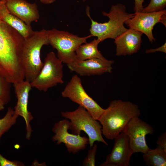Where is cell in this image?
I'll return each mask as SVG.
<instances>
[{
	"instance_id": "obj_1",
	"label": "cell",
	"mask_w": 166,
	"mask_h": 166,
	"mask_svg": "<svg viewBox=\"0 0 166 166\" xmlns=\"http://www.w3.org/2000/svg\"><path fill=\"white\" fill-rule=\"evenodd\" d=\"M24 38L0 18V75L10 84L25 79L21 55Z\"/></svg>"
},
{
	"instance_id": "obj_2",
	"label": "cell",
	"mask_w": 166,
	"mask_h": 166,
	"mask_svg": "<svg viewBox=\"0 0 166 166\" xmlns=\"http://www.w3.org/2000/svg\"><path fill=\"white\" fill-rule=\"evenodd\" d=\"M140 114L136 104L121 100L112 101L98 120L102 126V135L108 139H114L131 119Z\"/></svg>"
},
{
	"instance_id": "obj_3",
	"label": "cell",
	"mask_w": 166,
	"mask_h": 166,
	"mask_svg": "<svg viewBox=\"0 0 166 166\" xmlns=\"http://www.w3.org/2000/svg\"><path fill=\"white\" fill-rule=\"evenodd\" d=\"M87 16L91 21L89 29L90 34L97 37L101 42L107 38L115 39L127 30L124 26L125 22L132 18L134 14H130L126 11L125 6L118 3L112 6L108 13L103 11L104 16L108 17L109 20L103 23H98L93 20L90 17L89 8L87 6L86 9Z\"/></svg>"
},
{
	"instance_id": "obj_4",
	"label": "cell",
	"mask_w": 166,
	"mask_h": 166,
	"mask_svg": "<svg viewBox=\"0 0 166 166\" xmlns=\"http://www.w3.org/2000/svg\"><path fill=\"white\" fill-rule=\"evenodd\" d=\"M49 45L47 30L33 31L24 39L21 60L23 66L25 80L31 83L42 68L43 63L41 58V51L44 45Z\"/></svg>"
},
{
	"instance_id": "obj_5",
	"label": "cell",
	"mask_w": 166,
	"mask_h": 166,
	"mask_svg": "<svg viewBox=\"0 0 166 166\" xmlns=\"http://www.w3.org/2000/svg\"><path fill=\"white\" fill-rule=\"evenodd\" d=\"M61 115L70 120L69 129L72 133L80 135L81 131H83L87 135L90 148L96 141L108 145L102 136V126L100 122L94 119L83 107L79 106L73 111L62 112Z\"/></svg>"
},
{
	"instance_id": "obj_6",
	"label": "cell",
	"mask_w": 166,
	"mask_h": 166,
	"mask_svg": "<svg viewBox=\"0 0 166 166\" xmlns=\"http://www.w3.org/2000/svg\"><path fill=\"white\" fill-rule=\"evenodd\" d=\"M47 34L49 45L56 49L57 57L62 63L66 65L77 59L76 51L77 49L92 37L90 34L80 37L68 32L56 29L47 30Z\"/></svg>"
},
{
	"instance_id": "obj_7",
	"label": "cell",
	"mask_w": 166,
	"mask_h": 166,
	"mask_svg": "<svg viewBox=\"0 0 166 166\" xmlns=\"http://www.w3.org/2000/svg\"><path fill=\"white\" fill-rule=\"evenodd\" d=\"M62 62L51 51L45 57L39 73L30 83L32 87L46 92L58 84H63Z\"/></svg>"
},
{
	"instance_id": "obj_8",
	"label": "cell",
	"mask_w": 166,
	"mask_h": 166,
	"mask_svg": "<svg viewBox=\"0 0 166 166\" xmlns=\"http://www.w3.org/2000/svg\"><path fill=\"white\" fill-rule=\"evenodd\" d=\"M61 94L62 97L68 98L84 108L96 120H98L105 110L87 94L81 79L77 75L72 77Z\"/></svg>"
},
{
	"instance_id": "obj_9",
	"label": "cell",
	"mask_w": 166,
	"mask_h": 166,
	"mask_svg": "<svg viewBox=\"0 0 166 166\" xmlns=\"http://www.w3.org/2000/svg\"><path fill=\"white\" fill-rule=\"evenodd\" d=\"M153 127L142 121L139 117L132 118L125 126L122 132L128 136L130 148L133 153H144L149 150L146 144V135L152 134Z\"/></svg>"
},
{
	"instance_id": "obj_10",
	"label": "cell",
	"mask_w": 166,
	"mask_h": 166,
	"mask_svg": "<svg viewBox=\"0 0 166 166\" xmlns=\"http://www.w3.org/2000/svg\"><path fill=\"white\" fill-rule=\"evenodd\" d=\"M70 121L65 119L56 123L52 128L54 135L52 137L53 141L57 144H64L68 152L76 154L81 150L84 149L89 144L88 138L80 135L70 133Z\"/></svg>"
},
{
	"instance_id": "obj_11",
	"label": "cell",
	"mask_w": 166,
	"mask_h": 166,
	"mask_svg": "<svg viewBox=\"0 0 166 166\" xmlns=\"http://www.w3.org/2000/svg\"><path fill=\"white\" fill-rule=\"evenodd\" d=\"M160 22L166 26V10L165 9L156 12L135 13L124 24L129 28L140 32L146 35L151 43L155 41L152 34L154 26Z\"/></svg>"
},
{
	"instance_id": "obj_12",
	"label": "cell",
	"mask_w": 166,
	"mask_h": 166,
	"mask_svg": "<svg viewBox=\"0 0 166 166\" xmlns=\"http://www.w3.org/2000/svg\"><path fill=\"white\" fill-rule=\"evenodd\" d=\"M114 139L111 152L106 156L101 166H129L131 157L133 154L129 144L128 136L122 132Z\"/></svg>"
},
{
	"instance_id": "obj_13",
	"label": "cell",
	"mask_w": 166,
	"mask_h": 166,
	"mask_svg": "<svg viewBox=\"0 0 166 166\" xmlns=\"http://www.w3.org/2000/svg\"><path fill=\"white\" fill-rule=\"evenodd\" d=\"M17 102L14 108L15 113L24 119L26 124V138L29 140L32 131L30 123L33 117L28 108L29 94L32 87L30 83L23 80L13 84Z\"/></svg>"
},
{
	"instance_id": "obj_14",
	"label": "cell",
	"mask_w": 166,
	"mask_h": 166,
	"mask_svg": "<svg viewBox=\"0 0 166 166\" xmlns=\"http://www.w3.org/2000/svg\"><path fill=\"white\" fill-rule=\"evenodd\" d=\"M113 61L93 58L85 60L76 59L67 65L71 71L81 76L99 75L112 72Z\"/></svg>"
},
{
	"instance_id": "obj_15",
	"label": "cell",
	"mask_w": 166,
	"mask_h": 166,
	"mask_svg": "<svg viewBox=\"0 0 166 166\" xmlns=\"http://www.w3.org/2000/svg\"><path fill=\"white\" fill-rule=\"evenodd\" d=\"M143 34L129 28L116 38L114 42L116 55L124 56L137 53L140 48Z\"/></svg>"
},
{
	"instance_id": "obj_16",
	"label": "cell",
	"mask_w": 166,
	"mask_h": 166,
	"mask_svg": "<svg viewBox=\"0 0 166 166\" xmlns=\"http://www.w3.org/2000/svg\"><path fill=\"white\" fill-rule=\"evenodd\" d=\"M9 11L31 26V23L38 21L40 14L35 3H30L25 0H3Z\"/></svg>"
},
{
	"instance_id": "obj_17",
	"label": "cell",
	"mask_w": 166,
	"mask_h": 166,
	"mask_svg": "<svg viewBox=\"0 0 166 166\" xmlns=\"http://www.w3.org/2000/svg\"><path fill=\"white\" fill-rule=\"evenodd\" d=\"M0 18L18 31L24 39L29 36L34 31L31 26L27 25L9 11L4 1L0 5Z\"/></svg>"
},
{
	"instance_id": "obj_18",
	"label": "cell",
	"mask_w": 166,
	"mask_h": 166,
	"mask_svg": "<svg viewBox=\"0 0 166 166\" xmlns=\"http://www.w3.org/2000/svg\"><path fill=\"white\" fill-rule=\"evenodd\" d=\"M100 40L95 39L91 42L81 45L76 51L77 59L83 61L93 58L106 59L98 49Z\"/></svg>"
},
{
	"instance_id": "obj_19",
	"label": "cell",
	"mask_w": 166,
	"mask_h": 166,
	"mask_svg": "<svg viewBox=\"0 0 166 166\" xmlns=\"http://www.w3.org/2000/svg\"><path fill=\"white\" fill-rule=\"evenodd\" d=\"M143 157L148 166L166 165V152L158 146L155 149H150L143 153Z\"/></svg>"
},
{
	"instance_id": "obj_20",
	"label": "cell",
	"mask_w": 166,
	"mask_h": 166,
	"mask_svg": "<svg viewBox=\"0 0 166 166\" xmlns=\"http://www.w3.org/2000/svg\"><path fill=\"white\" fill-rule=\"evenodd\" d=\"M18 117L13 109L8 108L4 117L0 118V140L2 136L15 124Z\"/></svg>"
},
{
	"instance_id": "obj_21",
	"label": "cell",
	"mask_w": 166,
	"mask_h": 166,
	"mask_svg": "<svg viewBox=\"0 0 166 166\" xmlns=\"http://www.w3.org/2000/svg\"><path fill=\"white\" fill-rule=\"evenodd\" d=\"M10 83L0 75V102L4 105L10 99Z\"/></svg>"
},
{
	"instance_id": "obj_22",
	"label": "cell",
	"mask_w": 166,
	"mask_h": 166,
	"mask_svg": "<svg viewBox=\"0 0 166 166\" xmlns=\"http://www.w3.org/2000/svg\"><path fill=\"white\" fill-rule=\"evenodd\" d=\"M166 6V0H150L148 5L143 8L142 12L149 13L164 9Z\"/></svg>"
},
{
	"instance_id": "obj_23",
	"label": "cell",
	"mask_w": 166,
	"mask_h": 166,
	"mask_svg": "<svg viewBox=\"0 0 166 166\" xmlns=\"http://www.w3.org/2000/svg\"><path fill=\"white\" fill-rule=\"evenodd\" d=\"M97 146L93 144L89 151L87 156L84 160L83 165L85 166H94L95 165V156L97 151Z\"/></svg>"
},
{
	"instance_id": "obj_24",
	"label": "cell",
	"mask_w": 166,
	"mask_h": 166,
	"mask_svg": "<svg viewBox=\"0 0 166 166\" xmlns=\"http://www.w3.org/2000/svg\"><path fill=\"white\" fill-rule=\"evenodd\" d=\"M24 164L19 161H12L3 156L0 153V166H23Z\"/></svg>"
},
{
	"instance_id": "obj_25",
	"label": "cell",
	"mask_w": 166,
	"mask_h": 166,
	"mask_svg": "<svg viewBox=\"0 0 166 166\" xmlns=\"http://www.w3.org/2000/svg\"><path fill=\"white\" fill-rule=\"evenodd\" d=\"M156 143L160 147L166 152V132H164L159 136Z\"/></svg>"
},
{
	"instance_id": "obj_26",
	"label": "cell",
	"mask_w": 166,
	"mask_h": 166,
	"mask_svg": "<svg viewBox=\"0 0 166 166\" xmlns=\"http://www.w3.org/2000/svg\"><path fill=\"white\" fill-rule=\"evenodd\" d=\"M134 10L135 13L142 12L143 8V3L144 0H134Z\"/></svg>"
},
{
	"instance_id": "obj_27",
	"label": "cell",
	"mask_w": 166,
	"mask_h": 166,
	"mask_svg": "<svg viewBox=\"0 0 166 166\" xmlns=\"http://www.w3.org/2000/svg\"><path fill=\"white\" fill-rule=\"evenodd\" d=\"M157 52H161L166 53V42L162 45L157 48L147 49L145 51L146 53H153Z\"/></svg>"
},
{
	"instance_id": "obj_28",
	"label": "cell",
	"mask_w": 166,
	"mask_h": 166,
	"mask_svg": "<svg viewBox=\"0 0 166 166\" xmlns=\"http://www.w3.org/2000/svg\"><path fill=\"white\" fill-rule=\"evenodd\" d=\"M42 3L49 4L54 2L56 0H39Z\"/></svg>"
},
{
	"instance_id": "obj_29",
	"label": "cell",
	"mask_w": 166,
	"mask_h": 166,
	"mask_svg": "<svg viewBox=\"0 0 166 166\" xmlns=\"http://www.w3.org/2000/svg\"><path fill=\"white\" fill-rule=\"evenodd\" d=\"M4 108V105L0 102V111L3 110Z\"/></svg>"
},
{
	"instance_id": "obj_30",
	"label": "cell",
	"mask_w": 166,
	"mask_h": 166,
	"mask_svg": "<svg viewBox=\"0 0 166 166\" xmlns=\"http://www.w3.org/2000/svg\"><path fill=\"white\" fill-rule=\"evenodd\" d=\"M3 0H0V5H1L3 2Z\"/></svg>"
},
{
	"instance_id": "obj_31",
	"label": "cell",
	"mask_w": 166,
	"mask_h": 166,
	"mask_svg": "<svg viewBox=\"0 0 166 166\" xmlns=\"http://www.w3.org/2000/svg\"><path fill=\"white\" fill-rule=\"evenodd\" d=\"M87 0H82L83 2H85Z\"/></svg>"
}]
</instances>
